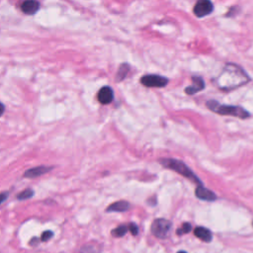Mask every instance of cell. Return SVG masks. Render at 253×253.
<instances>
[{"mask_svg": "<svg viewBox=\"0 0 253 253\" xmlns=\"http://www.w3.org/2000/svg\"><path fill=\"white\" fill-rule=\"evenodd\" d=\"M52 169V167H46V166H37L34 168H31L29 170H27L24 173V177L25 178H36L39 177L41 175L45 174L46 172L50 171Z\"/></svg>", "mask_w": 253, "mask_h": 253, "instance_id": "9", "label": "cell"}, {"mask_svg": "<svg viewBox=\"0 0 253 253\" xmlns=\"http://www.w3.org/2000/svg\"><path fill=\"white\" fill-rule=\"evenodd\" d=\"M126 231H127V227L126 225L122 224L112 230V235L115 237H122L126 233Z\"/></svg>", "mask_w": 253, "mask_h": 253, "instance_id": "16", "label": "cell"}, {"mask_svg": "<svg viewBox=\"0 0 253 253\" xmlns=\"http://www.w3.org/2000/svg\"><path fill=\"white\" fill-rule=\"evenodd\" d=\"M128 229H129V231H130V233H131L132 235H136V234L138 233V227H137V225H136L135 223H133V222L129 223Z\"/></svg>", "mask_w": 253, "mask_h": 253, "instance_id": "20", "label": "cell"}, {"mask_svg": "<svg viewBox=\"0 0 253 253\" xmlns=\"http://www.w3.org/2000/svg\"><path fill=\"white\" fill-rule=\"evenodd\" d=\"M207 107L211 109L212 112L220 114V115H230L240 119H245L250 116L248 112H246L243 108L238 106H228V105H221L216 101L211 100L207 102Z\"/></svg>", "mask_w": 253, "mask_h": 253, "instance_id": "2", "label": "cell"}, {"mask_svg": "<svg viewBox=\"0 0 253 253\" xmlns=\"http://www.w3.org/2000/svg\"><path fill=\"white\" fill-rule=\"evenodd\" d=\"M249 81L248 75L236 64L227 63L221 73L213 80L215 85L222 90H230Z\"/></svg>", "mask_w": 253, "mask_h": 253, "instance_id": "1", "label": "cell"}, {"mask_svg": "<svg viewBox=\"0 0 253 253\" xmlns=\"http://www.w3.org/2000/svg\"><path fill=\"white\" fill-rule=\"evenodd\" d=\"M52 236H53V232L51 230H45L41 235V241H42V242L48 241Z\"/></svg>", "mask_w": 253, "mask_h": 253, "instance_id": "19", "label": "cell"}, {"mask_svg": "<svg viewBox=\"0 0 253 253\" xmlns=\"http://www.w3.org/2000/svg\"><path fill=\"white\" fill-rule=\"evenodd\" d=\"M195 193H196V196H197L199 199L204 200V201L211 202V201L216 200V195H215L212 191H211V190H209V189L203 187L202 185L197 187Z\"/></svg>", "mask_w": 253, "mask_h": 253, "instance_id": "8", "label": "cell"}, {"mask_svg": "<svg viewBox=\"0 0 253 253\" xmlns=\"http://www.w3.org/2000/svg\"><path fill=\"white\" fill-rule=\"evenodd\" d=\"M113 99H114V92L112 88L109 86L102 87L98 92V101L103 105L110 104L113 101Z\"/></svg>", "mask_w": 253, "mask_h": 253, "instance_id": "7", "label": "cell"}, {"mask_svg": "<svg viewBox=\"0 0 253 253\" xmlns=\"http://www.w3.org/2000/svg\"><path fill=\"white\" fill-rule=\"evenodd\" d=\"M40 239L39 238H37V237H33L31 240H30V245H37L40 241H39Z\"/></svg>", "mask_w": 253, "mask_h": 253, "instance_id": "22", "label": "cell"}, {"mask_svg": "<svg viewBox=\"0 0 253 253\" xmlns=\"http://www.w3.org/2000/svg\"><path fill=\"white\" fill-rule=\"evenodd\" d=\"M34 196V191L32 189H27V190H24L22 191L21 193H19L17 195V199L18 200H27V199H30Z\"/></svg>", "mask_w": 253, "mask_h": 253, "instance_id": "17", "label": "cell"}, {"mask_svg": "<svg viewBox=\"0 0 253 253\" xmlns=\"http://www.w3.org/2000/svg\"><path fill=\"white\" fill-rule=\"evenodd\" d=\"M171 229V222L165 218H156L151 224V232L158 238H166Z\"/></svg>", "mask_w": 253, "mask_h": 253, "instance_id": "4", "label": "cell"}, {"mask_svg": "<svg viewBox=\"0 0 253 253\" xmlns=\"http://www.w3.org/2000/svg\"><path fill=\"white\" fill-rule=\"evenodd\" d=\"M40 9V3L38 1L30 0V1H25L21 5V10L27 14V15H33L37 13Z\"/></svg>", "mask_w": 253, "mask_h": 253, "instance_id": "11", "label": "cell"}, {"mask_svg": "<svg viewBox=\"0 0 253 253\" xmlns=\"http://www.w3.org/2000/svg\"><path fill=\"white\" fill-rule=\"evenodd\" d=\"M77 253H101V247L95 243H88L81 246Z\"/></svg>", "mask_w": 253, "mask_h": 253, "instance_id": "14", "label": "cell"}, {"mask_svg": "<svg viewBox=\"0 0 253 253\" xmlns=\"http://www.w3.org/2000/svg\"><path fill=\"white\" fill-rule=\"evenodd\" d=\"M213 5L211 1L209 0H201L196 3L194 6V13L197 17H205L212 12Z\"/></svg>", "mask_w": 253, "mask_h": 253, "instance_id": "6", "label": "cell"}, {"mask_svg": "<svg viewBox=\"0 0 253 253\" xmlns=\"http://www.w3.org/2000/svg\"><path fill=\"white\" fill-rule=\"evenodd\" d=\"M159 162L166 168L172 169L176 172H178L179 174H181L182 176L186 177L187 179H190L191 181L198 183L201 185V181L200 179L195 175V173L182 161L180 160H176L173 158H162L159 160Z\"/></svg>", "mask_w": 253, "mask_h": 253, "instance_id": "3", "label": "cell"}, {"mask_svg": "<svg viewBox=\"0 0 253 253\" xmlns=\"http://www.w3.org/2000/svg\"><path fill=\"white\" fill-rule=\"evenodd\" d=\"M8 197V193H1L0 194V204H2Z\"/></svg>", "mask_w": 253, "mask_h": 253, "instance_id": "21", "label": "cell"}, {"mask_svg": "<svg viewBox=\"0 0 253 253\" xmlns=\"http://www.w3.org/2000/svg\"><path fill=\"white\" fill-rule=\"evenodd\" d=\"M178 253H187V252H185V251H179Z\"/></svg>", "mask_w": 253, "mask_h": 253, "instance_id": "24", "label": "cell"}, {"mask_svg": "<svg viewBox=\"0 0 253 253\" xmlns=\"http://www.w3.org/2000/svg\"><path fill=\"white\" fill-rule=\"evenodd\" d=\"M141 84L146 87H164L168 84V79L159 75H145L140 79Z\"/></svg>", "mask_w": 253, "mask_h": 253, "instance_id": "5", "label": "cell"}, {"mask_svg": "<svg viewBox=\"0 0 253 253\" xmlns=\"http://www.w3.org/2000/svg\"><path fill=\"white\" fill-rule=\"evenodd\" d=\"M129 204L126 201H118L107 208V211H126L129 209Z\"/></svg>", "mask_w": 253, "mask_h": 253, "instance_id": "13", "label": "cell"}, {"mask_svg": "<svg viewBox=\"0 0 253 253\" xmlns=\"http://www.w3.org/2000/svg\"><path fill=\"white\" fill-rule=\"evenodd\" d=\"M191 229H192L191 224L189 222H185V223L182 224V226L179 229H177V234L182 235V234L188 233L189 231H191Z\"/></svg>", "mask_w": 253, "mask_h": 253, "instance_id": "18", "label": "cell"}, {"mask_svg": "<svg viewBox=\"0 0 253 253\" xmlns=\"http://www.w3.org/2000/svg\"><path fill=\"white\" fill-rule=\"evenodd\" d=\"M128 69H129V66L126 64V63H123L121 64L119 70H118V73H117V76H116V79L117 81H122L125 79V77L126 76L127 72H128Z\"/></svg>", "mask_w": 253, "mask_h": 253, "instance_id": "15", "label": "cell"}, {"mask_svg": "<svg viewBox=\"0 0 253 253\" xmlns=\"http://www.w3.org/2000/svg\"><path fill=\"white\" fill-rule=\"evenodd\" d=\"M194 234L201 240L205 241V242H210L212 238V234L211 232V230H209L206 227L203 226H198L195 228L194 230Z\"/></svg>", "mask_w": 253, "mask_h": 253, "instance_id": "12", "label": "cell"}, {"mask_svg": "<svg viewBox=\"0 0 253 253\" xmlns=\"http://www.w3.org/2000/svg\"><path fill=\"white\" fill-rule=\"evenodd\" d=\"M192 80H193V83H194V84H193V85H190L189 87H187V88L185 89V92H186L187 94H189V95H193V94H195V93H197V92L203 90L204 87H205V82H204V80H203L201 77L194 76V77L192 78Z\"/></svg>", "mask_w": 253, "mask_h": 253, "instance_id": "10", "label": "cell"}, {"mask_svg": "<svg viewBox=\"0 0 253 253\" xmlns=\"http://www.w3.org/2000/svg\"><path fill=\"white\" fill-rule=\"evenodd\" d=\"M4 110H5V107H4V105L0 102V116H2V115H3Z\"/></svg>", "mask_w": 253, "mask_h": 253, "instance_id": "23", "label": "cell"}]
</instances>
